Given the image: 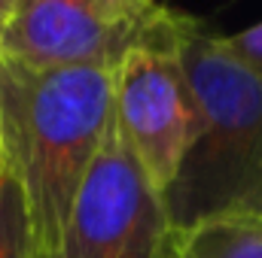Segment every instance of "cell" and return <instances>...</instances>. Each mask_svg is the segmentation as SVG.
Masks as SVG:
<instances>
[{
  "label": "cell",
  "mask_w": 262,
  "mask_h": 258,
  "mask_svg": "<svg viewBox=\"0 0 262 258\" xmlns=\"http://www.w3.org/2000/svg\"><path fill=\"white\" fill-rule=\"evenodd\" d=\"M113 119V70H40L0 55V134L18 183L31 258H64L85 173Z\"/></svg>",
  "instance_id": "6da1fadb"
},
{
  "label": "cell",
  "mask_w": 262,
  "mask_h": 258,
  "mask_svg": "<svg viewBox=\"0 0 262 258\" xmlns=\"http://www.w3.org/2000/svg\"><path fill=\"white\" fill-rule=\"evenodd\" d=\"M180 55L198 104V134L165 192L171 225L262 213V79L226 52L223 34L189 12Z\"/></svg>",
  "instance_id": "7a4b0ae2"
},
{
  "label": "cell",
  "mask_w": 262,
  "mask_h": 258,
  "mask_svg": "<svg viewBox=\"0 0 262 258\" xmlns=\"http://www.w3.org/2000/svg\"><path fill=\"white\" fill-rule=\"evenodd\" d=\"M186 12L162 6L113 70V116L152 186L165 194L198 134V104L180 55Z\"/></svg>",
  "instance_id": "3957f363"
},
{
  "label": "cell",
  "mask_w": 262,
  "mask_h": 258,
  "mask_svg": "<svg viewBox=\"0 0 262 258\" xmlns=\"http://www.w3.org/2000/svg\"><path fill=\"white\" fill-rule=\"evenodd\" d=\"M168 237L165 194L134 158L113 116L76 197L64 258H165Z\"/></svg>",
  "instance_id": "277c9868"
},
{
  "label": "cell",
  "mask_w": 262,
  "mask_h": 258,
  "mask_svg": "<svg viewBox=\"0 0 262 258\" xmlns=\"http://www.w3.org/2000/svg\"><path fill=\"white\" fill-rule=\"evenodd\" d=\"M159 9V0H21L0 55L40 70H116Z\"/></svg>",
  "instance_id": "5b68a950"
},
{
  "label": "cell",
  "mask_w": 262,
  "mask_h": 258,
  "mask_svg": "<svg viewBox=\"0 0 262 258\" xmlns=\"http://www.w3.org/2000/svg\"><path fill=\"white\" fill-rule=\"evenodd\" d=\"M165 258H262V213H226L171 225Z\"/></svg>",
  "instance_id": "8992f818"
},
{
  "label": "cell",
  "mask_w": 262,
  "mask_h": 258,
  "mask_svg": "<svg viewBox=\"0 0 262 258\" xmlns=\"http://www.w3.org/2000/svg\"><path fill=\"white\" fill-rule=\"evenodd\" d=\"M0 258H31L28 210L9 170L0 179Z\"/></svg>",
  "instance_id": "52a82bcc"
},
{
  "label": "cell",
  "mask_w": 262,
  "mask_h": 258,
  "mask_svg": "<svg viewBox=\"0 0 262 258\" xmlns=\"http://www.w3.org/2000/svg\"><path fill=\"white\" fill-rule=\"evenodd\" d=\"M223 46L232 58H238L247 70H253L262 79V21L238 31V34H223Z\"/></svg>",
  "instance_id": "ba28073f"
},
{
  "label": "cell",
  "mask_w": 262,
  "mask_h": 258,
  "mask_svg": "<svg viewBox=\"0 0 262 258\" xmlns=\"http://www.w3.org/2000/svg\"><path fill=\"white\" fill-rule=\"evenodd\" d=\"M18 6H21V0H0V40H3L6 28L12 24V18H15Z\"/></svg>",
  "instance_id": "9c48e42d"
},
{
  "label": "cell",
  "mask_w": 262,
  "mask_h": 258,
  "mask_svg": "<svg viewBox=\"0 0 262 258\" xmlns=\"http://www.w3.org/2000/svg\"><path fill=\"white\" fill-rule=\"evenodd\" d=\"M6 170L9 167H6V149H3V134H0V179L6 176Z\"/></svg>",
  "instance_id": "30bf717a"
}]
</instances>
